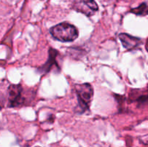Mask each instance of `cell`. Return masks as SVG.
Listing matches in <instances>:
<instances>
[{
  "instance_id": "cell-8",
  "label": "cell",
  "mask_w": 148,
  "mask_h": 147,
  "mask_svg": "<svg viewBox=\"0 0 148 147\" xmlns=\"http://www.w3.org/2000/svg\"><path fill=\"white\" fill-rule=\"evenodd\" d=\"M130 12L139 16L148 15V3L143 2L137 7L132 9Z\"/></svg>"
},
{
  "instance_id": "cell-1",
  "label": "cell",
  "mask_w": 148,
  "mask_h": 147,
  "mask_svg": "<svg viewBox=\"0 0 148 147\" xmlns=\"http://www.w3.org/2000/svg\"><path fill=\"white\" fill-rule=\"evenodd\" d=\"M52 37L61 42H72L79 36L77 28L69 22L59 23L50 29Z\"/></svg>"
},
{
  "instance_id": "cell-7",
  "label": "cell",
  "mask_w": 148,
  "mask_h": 147,
  "mask_svg": "<svg viewBox=\"0 0 148 147\" xmlns=\"http://www.w3.org/2000/svg\"><path fill=\"white\" fill-rule=\"evenodd\" d=\"M130 100L132 102H136L137 106H143L148 103V86L147 92H145L140 90H133L131 92L130 96Z\"/></svg>"
},
{
  "instance_id": "cell-5",
  "label": "cell",
  "mask_w": 148,
  "mask_h": 147,
  "mask_svg": "<svg viewBox=\"0 0 148 147\" xmlns=\"http://www.w3.org/2000/svg\"><path fill=\"white\" fill-rule=\"evenodd\" d=\"M59 54V53L58 50L50 48L49 50V58H48L47 61L39 69V71L42 74H46L53 69V66H56V69H60L57 61V57Z\"/></svg>"
},
{
  "instance_id": "cell-10",
  "label": "cell",
  "mask_w": 148,
  "mask_h": 147,
  "mask_svg": "<svg viewBox=\"0 0 148 147\" xmlns=\"http://www.w3.org/2000/svg\"><path fill=\"white\" fill-rule=\"evenodd\" d=\"M140 142L143 144H144V145H148V134L140 137Z\"/></svg>"
},
{
  "instance_id": "cell-13",
  "label": "cell",
  "mask_w": 148,
  "mask_h": 147,
  "mask_svg": "<svg viewBox=\"0 0 148 147\" xmlns=\"http://www.w3.org/2000/svg\"><path fill=\"white\" fill-rule=\"evenodd\" d=\"M36 147H39V146H36Z\"/></svg>"
},
{
  "instance_id": "cell-2",
  "label": "cell",
  "mask_w": 148,
  "mask_h": 147,
  "mask_svg": "<svg viewBox=\"0 0 148 147\" xmlns=\"http://www.w3.org/2000/svg\"><path fill=\"white\" fill-rule=\"evenodd\" d=\"M75 93L78 101V108L80 112L89 110L93 97V88L90 84L84 83L76 84L75 86Z\"/></svg>"
},
{
  "instance_id": "cell-3",
  "label": "cell",
  "mask_w": 148,
  "mask_h": 147,
  "mask_svg": "<svg viewBox=\"0 0 148 147\" xmlns=\"http://www.w3.org/2000/svg\"><path fill=\"white\" fill-rule=\"evenodd\" d=\"M8 107L17 108L23 105L25 98L23 96V87L20 84H11L7 89Z\"/></svg>"
},
{
  "instance_id": "cell-4",
  "label": "cell",
  "mask_w": 148,
  "mask_h": 147,
  "mask_svg": "<svg viewBox=\"0 0 148 147\" xmlns=\"http://www.w3.org/2000/svg\"><path fill=\"white\" fill-rule=\"evenodd\" d=\"M72 8L87 17L94 15L99 9L95 0H75Z\"/></svg>"
},
{
  "instance_id": "cell-9",
  "label": "cell",
  "mask_w": 148,
  "mask_h": 147,
  "mask_svg": "<svg viewBox=\"0 0 148 147\" xmlns=\"http://www.w3.org/2000/svg\"><path fill=\"white\" fill-rule=\"evenodd\" d=\"M4 104H5V97L0 92V110H1L3 109V108L4 106Z\"/></svg>"
},
{
  "instance_id": "cell-12",
  "label": "cell",
  "mask_w": 148,
  "mask_h": 147,
  "mask_svg": "<svg viewBox=\"0 0 148 147\" xmlns=\"http://www.w3.org/2000/svg\"><path fill=\"white\" fill-rule=\"evenodd\" d=\"M104 1H107V2H111V1H116V0H104Z\"/></svg>"
},
{
  "instance_id": "cell-11",
  "label": "cell",
  "mask_w": 148,
  "mask_h": 147,
  "mask_svg": "<svg viewBox=\"0 0 148 147\" xmlns=\"http://www.w3.org/2000/svg\"><path fill=\"white\" fill-rule=\"evenodd\" d=\"M145 48L146 50H147V51L148 52V38L147 39V41H146L145 43Z\"/></svg>"
},
{
  "instance_id": "cell-6",
  "label": "cell",
  "mask_w": 148,
  "mask_h": 147,
  "mask_svg": "<svg viewBox=\"0 0 148 147\" xmlns=\"http://www.w3.org/2000/svg\"><path fill=\"white\" fill-rule=\"evenodd\" d=\"M120 41L123 46L128 50H132L138 48L142 43L141 39L129 35L127 33H121L119 35Z\"/></svg>"
}]
</instances>
